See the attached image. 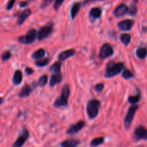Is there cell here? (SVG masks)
Returning a JSON list of instances; mask_svg holds the SVG:
<instances>
[{"instance_id": "cell-21", "label": "cell", "mask_w": 147, "mask_h": 147, "mask_svg": "<svg viewBox=\"0 0 147 147\" xmlns=\"http://www.w3.org/2000/svg\"><path fill=\"white\" fill-rule=\"evenodd\" d=\"M147 55V49L146 47H138L136 50V56L139 59H144Z\"/></svg>"}, {"instance_id": "cell-13", "label": "cell", "mask_w": 147, "mask_h": 147, "mask_svg": "<svg viewBox=\"0 0 147 147\" xmlns=\"http://www.w3.org/2000/svg\"><path fill=\"white\" fill-rule=\"evenodd\" d=\"M75 53H76V51H75L74 49H69V50H64V51L61 52V53L59 55V56H58V59L59 60V61H63V60L72 57Z\"/></svg>"}, {"instance_id": "cell-23", "label": "cell", "mask_w": 147, "mask_h": 147, "mask_svg": "<svg viewBox=\"0 0 147 147\" xmlns=\"http://www.w3.org/2000/svg\"><path fill=\"white\" fill-rule=\"evenodd\" d=\"M45 54H46V50H45L44 49L40 48L36 50V51L32 55V57H33V58L38 60V59L42 58V57L45 55Z\"/></svg>"}, {"instance_id": "cell-1", "label": "cell", "mask_w": 147, "mask_h": 147, "mask_svg": "<svg viewBox=\"0 0 147 147\" xmlns=\"http://www.w3.org/2000/svg\"><path fill=\"white\" fill-rule=\"evenodd\" d=\"M69 95H70V88H69V85H64L61 89L60 96L55 100L54 104H53L54 107L60 108L67 106Z\"/></svg>"}, {"instance_id": "cell-16", "label": "cell", "mask_w": 147, "mask_h": 147, "mask_svg": "<svg viewBox=\"0 0 147 147\" xmlns=\"http://www.w3.org/2000/svg\"><path fill=\"white\" fill-rule=\"evenodd\" d=\"M62 80V75L60 73H53L50 77V87H53L56 85L59 84L61 82Z\"/></svg>"}, {"instance_id": "cell-37", "label": "cell", "mask_w": 147, "mask_h": 147, "mask_svg": "<svg viewBox=\"0 0 147 147\" xmlns=\"http://www.w3.org/2000/svg\"><path fill=\"white\" fill-rule=\"evenodd\" d=\"M27 4V1H23V2L20 3V7H24Z\"/></svg>"}, {"instance_id": "cell-19", "label": "cell", "mask_w": 147, "mask_h": 147, "mask_svg": "<svg viewBox=\"0 0 147 147\" xmlns=\"http://www.w3.org/2000/svg\"><path fill=\"white\" fill-rule=\"evenodd\" d=\"M101 14H102V10L99 7H94V8L91 9L90 11H89V16L92 18H99V17H100Z\"/></svg>"}, {"instance_id": "cell-11", "label": "cell", "mask_w": 147, "mask_h": 147, "mask_svg": "<svg viewBox=\"0 0 147 147\" xmlns=\"http://www.w3.org/2000/svg\"><path fill=\"white\" fill-rule=\"evenodd\" d=\"M134 24V21L132 20H125L120 22L118 24V28L122 31H128L130 30Z\"/></svg>"}, {"instance_id": "cell-33", "label": "cell", "mask_w": 147, "mask_h": 147, "mask_svg": "<svg viewBox=\"0 0 147 147\" xmlns=\"http://www.w3.org/2000/svg\"><path fill=\"white\" fill-rule=\"evenodd\" d=\"M53 0H43V2L41 4V8L44 9L46 8L47 7H48L52 2H53Z\"/></svg>"}, {"instance_id": "cell-22", "label": "cell", "mask_w": 147, "mask_h": 147, "mask_svg": "<svg viewBox=\"0 0 147 147\" xmlns=\"http://www.w3.org/2000/svg\"><path fill=\"white\" fill-rule=\"evenodd\" d=\"M61 63L60 61H58L56 62L55 63H53L50 67V71L52 73H60V70H61Z\"/></svg>"}, {"instance_id": "cell-10", "label": "cell", "mask_w": 147, "mask_h": 147, "mask_svg": "<svg viewBox=\"0 0 147 147\" xmlns=\"http://www.w3.org/2000/svg\"><path fill=\"white\" fill-rule=\"evenodd\" d=\"M84 126H85L84 121H78L77 123H75V124L71 125V126L68 129L67 131H66V134L69 135L75 134L78 133L79 131L82 130Z\"/></svg>"}, {"instance_id": "cell-30", "label": "cell", "mask_w": 147, "mask_h": 147, "mask_svg": "<svg viewBox=\"0 0 147 147\" xmlns=\"http://www.w3.org/2000/svg\"><path fill=\"white\" fill-rule=\"evenodd\" d=\"M122 77L125 79H129L133 77V74L132 72L130 71L129 70L125 69L122 73Z\"/></svg>"}, {"instance_id": "cell-25", "label": "cell", "mask_w": 147, "mask_h": 147, "mask_svg": "<svg viewBox=\"0 0 147 147\" xmlns=\"http://www.w3.org/2000/svg\"><path fill=\"white\" fill-rule=\"evenodd\" d=\"M120 40L121 42L124 45L127 46L128 45V44L130 43V41H131V35L129 34H127V33H124V34H122L120 35Z\"/></svg>"}, {"instance_id": "cell-6", "label": "cell", "mask_w": 147, "mask_h": 147, "mask_svg": "<svg viewBox=\"0 0 147 147\" xmlns=\"http://www.w3.org/2000/svg\"><path fill=\"white\" fill-rule=\"evenodd\" d=\"M37 32L35 29H31L24 36H21L18 38V41L22 44H31L35 40Z\"/></svg>"}, {"instance_id": "cell-34", "label": "cell", "mask_w": 147, "mask_h": 147, "mask_svg": "<svg viewBox=\"0 0 147 147\" xmlns=\"http://www.w3.org/2000/svg\"><path fill=\"white\" fill-rule=\"evenodd\" d=\"M95 90H96L97 92L99 93V92H101L102 90H103L104 84L103 83H98V84H97L96 86H95Z\"/></svg>"}, {"instance_id": "cell-4", "label": "cell", "mask_w": 147, "mask_h": 147, "mask_svg": "<svg viewBox=\"0 0 147 147\" xmlns=\"http://www.w3.org/2000/svg\"><path fill=\"white\" fill-rule=\"evenodd\" d=\"M53 30V23L52 22H49L48 23L42 27L37 32V39L38 40H43L44 39L47 38L51 34Z\"/></svg>"}, {"instance_id": "cell-8", "label": "cell", "mask_w": 147, "mask_h": 147, "mask_svg": "<svg viewBox=\"0 0 147 147\" xmlns=\"http://www.w3.org/2000/svg\"><path fill=\"white\" fill-rule=\"evenodd\" d=\"M133 139L135 141L147 140V129L143 126H139L133 132Z\"/></svg>"}, {"instance_id": "cell-20", "label": "cell", "mask_w": 147, "mask_h": 147, "mask_svg": "<svg viewBox=\"0 0 147 147\" xmlns=\"http://www.w3.org/2000/svg\"><path fill=\"white\" fill-rule=\"evenodd\" d=\"M81 4L79 2H75L74 4L72 5L71 8V16L72 19H74L76 14H78L80 9Z\"/></svg>"}, {"instance_id": "cell-7", "label": "cell", "mask_w": 147, "mask_h": 147, "mask_svg": "<svg viewBox=\"0 0 147 147\" xmlns=\"http://www.w3.org/2000/svg\"><path fill=\"white\" fill-rule=\"evenodd\" d=\"M114 50L112 46L109 43H105L101 47L100 50H99V58L102 60L108 58L113 55Z\"/></svg>"}, {"instance_id": "cell-24", "label": "cell", "mask_w": 147, "mask_h": 147, "mask_svg": "<svg viewBox=\"0 0 147 147\" xmlns=\"http://www.w3.org/2000/svg\"><path fill=\"white\" fill-rule=\"evenodd\" d=\"M105 142V138L104 137H97L95 138L94 139H92L90 142V146L91 147H96L99 145L102 144Z\"/></svg>"}, {"instance_id": "cell-12", "label": "cell", "mask_w": 147, "mask_h": 147, "mask_svg": "<svg viewBox=\"0 0 147 147\" xmlns=\"http://www.w3.org/2000/svg\"><path fill=\"white\" fill-rule=\"evenodd\" d=\"M128 11V7L125 4H121L115 8V9L114 10L113 14L116 17H120L123 16L125 14H126Z\"/></svg>"}, {"instance_id": "cell-9", "label": "cell", "mask_w": 147, "mask_h": 147, "mask_svg": "<svg viewBox=\"0 0 147 147\" xmlns=\"http://www.w3.org/2000/svg\"><path fill=\"white\" fill-rule=\"evenodd\" d=\"M29 138V131L27 129H23L18 136L17 140L14 142L12 147H22Z\"/></svg>"}, {"instance_id": "cell-17", "label": "cell", "mask_w": 147, "mask_h": 147, "mask_svg": "<svg viewBox=\"0 0 147 147\" xmlns=\"http://www.w3.org/2000/svg\"><path fill=\"white\" fill-rule=\"evenodd\" d=\"M32 90H33V88H32L31 86H29L28 84H25L22 88L21 90L19 93V96L21 98L28 97L30 93H32Z\"/></svg>"}, {"instance_id": "cell-3", "label": "cell", "mask_w": 147, "mask_h": 147, "mask_svg": "<svg viewBox=\"0 0 147 147\" xmlns=\"http://www.w3.org/2000/svg\"><path fill=\"white\" fill-rule=\"evenodd\" d=\"M100 102L97 99H92L87 103L86 105V113L90 119H94L97 116L99 113Z\"/></svg>"}, {"instance_id": "cell-35", "label": "cell", "mask_w": 147, "mask_h": 147, "mask_svg": "<svg viewBox=\"0 0 147 147\" xmlns=\"http://www.w3.org/2000/svg\"><path fill=\"white\" fill-rule=\"evenodd\" d=\"M16 0H10L8 2V4H7V10H10L13 7V6H14V2H15Z\"/></svg>"}, {"instance_id": "cell-14", "label": "cell", "mask_w": 147, "mask_h": 147, "mask_svg": "<svg viewBox=\"0 0 147 147\" xmlns=\"http://www.w3.org/2000/svg\"><path fill=\"white\" fill-rule=\"evenodd\" d=\"M80 144V141L77 139H66L61 143V147H77Z\"/></svg>"}, {"instance_id": "cell-29", "label": "cell", "mask_w": 147, "mask_h": 147, "mask_svg": "<svg viewBox=\"0 0 147 147\" xmlns=\"http://www.w3.org/2000/svg\"><path fill=\"white\" fill-rule=\"evenodd\" d=\"M48 82V76L46 75H43L41 77L39 78L38 81L37 83V86H40V87H43Z\"/></svg>"}, {"instance_id": "cell-18", "label": "cell", "mask_w": 147, "mask_h": 147, "mask_svg": "<svg viewBox=\"0 0 147 147\" xmlns=\"http://www.w3.org/2000/svg\"><path fill=\"white\" fill-rule=\"evenodd\" d=\"M22 81V73L20 70H17L14 72L12 82L14 85H19Z\"/></svg>"}, {"instance_id": "cell-5", "label": "cell", "mask_w": 147, "mask_h": 147, "mask_svg": "<svg viewBox=\"0 0 147 147\" xmlns=\"http://www.w3.org/2000/svg\"><path fill=\"white\" fill-rule=\"evenodd\" d=\"M138 106L135 104H133L131 107L128 109V112H127V114L125 116V119H124V126H125V129H129L130 126H131V123L133 121V119L134 116H135V113L136 112V111L138 110Z\"/></svg>"}, {"instance_id": "cell-26", "label": "cell", "mask_w": 147, "mask_h": 147, "mask_svg": "<svg viewBox=\"0 0 147 147\" xmlns=\"http://www.w3.org/2000/svg\"><path fill=\"white\" fill-rule=\"evenodd\" d=\"M140 99H141V94H140V93L138 92V94L135 95V96H129L128 98V100L130 103H131V104H135V103H137L139 101Z\"/></svg>"}, {"instance_id": "cell-27", "label": "cell", "mask_w": 147, "mask_h": 147, "mask_svg": "<svg viewBox=\"0 0 147 147\" xmlns=\"http://www.w3.org/2000/svg\"><path fill=\"white\" fill-rule=\"evenodd\" d=\"M136 0H134L133 2L131 4V7L128 9V13L130 15H135L137 12V7H136Z\"/></svg>"}, {"instance_id": "cell-32", "label": "cell", "mask_w": 147, "mask_h": 147, "mask_svg": "<svg viewBox=\"0 0 147 147\" xmlns=\"http://www.w3.org/2000/svg\"><path fill=\"white\" fill-rule=\"evenodd\" d=\"M64 1V0H56L54 3V5H53V8L55 10L59 9V7L61 6V4H63V2Z\"/></svg>"}, {"instance_id": "cell-36", "label": "cell", "mask_w": 147, "mask_h": 147, "mask_svg": "<svg viewBox=\"0 0 147 147\" xmlns=\"http://www.w3.org/2000/svg\"><path fill=\"white\" fill-rule=\"evenodd\" d=\"M25 72L27 75H29V76H30V75L33 74V72H34V70H33L32 68H30V67H26L25 68Z\"/></svg>"}, {"instance_id": "cell-31", "label": "cell", "mask_w": 147, "mask_h": 147, "mask_svg": "<svg viewBox=\"0 0 147 147\" xmlns=\"http://www.w3.org/2000/svg\"><path fill=\"white\" fill-rule=\"evenodd\" d=\"M11 57V53H10V51H5L4 52V53H2V55H1V60H3V61H6V60H9V59Z\"/></svg>"}, {"instance_id": "cell-38", "label": "cell", "mask_w": 147, "mask_h": 147, "mask_svg": "<svg viewBox=\"0 0 147 147\" xmlns=\"http://www.w3.org/2000/svg\"><path fill=\"white\" fill-rule=\"evenodd\" d=\"M3 101H4V98L1 97H0V105L3 103Z\"/></svg>"}, {"instance_id": "cell-28", "label": "cell", "mask_w": 147, "mask_h": 147, "mask_svg": "<svg viewBox=\"0 0 147 147\" xmlns=\"http://www.w3.org/2000/svg\"><path fill=\"white\" fill-rule=\"evenodd\" d=\"M49 62H50V60H49V58H47V57L46 58L39 59V60H37L35 62V65L38 66V67H43V66L47 65L49 63Z\"/></svg>"}, {"instance_id": "cell-15", "label": "cell", "mask_w": 147, "mask_h": 147, "mask_svg": "<svg viewBox=\"0 0 147 147\" xmlns=\"http://www.w3.org/2000/svg\"><path fill=\"white\" fill-rule=\"evenodd\" d=\"M30 14H31V10H30V9H24V11L19 15L18 19H17V24H18V25L22 24L23 23H24V22L26 20V19H27Z\"/></svg>"}, {"instance_id": "cell-2", "label": "cell", "mask_w": 147, "mask_h": 147, "mask_svg": "<svg viewBox=\"0 0 147 147\" xmlns=\"http://www.w3.org/2000/svg\"><path fill=\"white\" fill-rule=\"evenodd\" d=\"M124 68V64L122 63L110 62L107 65L105 76L106 78H112L119 74Z\"/></svg>"}]
</instances>
